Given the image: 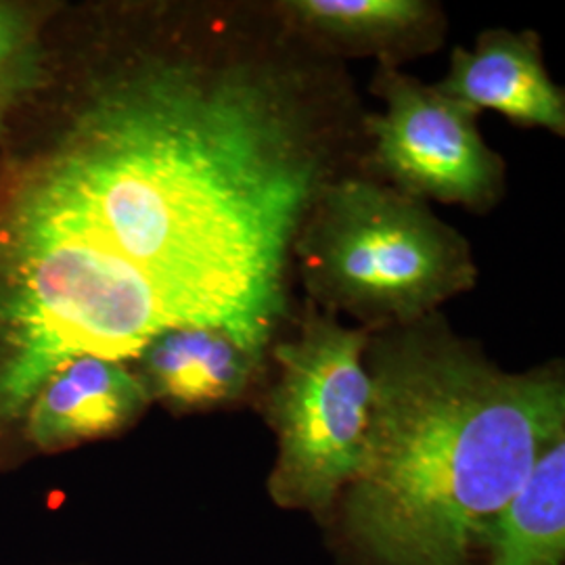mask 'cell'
<instances>
[{
    "mask_svg": "<svg viewBox=\"0 0 565 565\" xmlns=\"http://www.w3.org/2000/svg\"><path fill=\"white\" fill-rule=\"evenodd\" d=\"M364 109L342 61L273 2L212 9L177 49L93 82L41 174L162 303L264 359L294 327V243L324 189L363 170Z\"/></svg>",
    "mask_w": 565,
    "mask_h": 565,
    "instance_id": "1",
    "label": "cell"
},
{
    "mask_svg": "<svg viewBox=\"0 0 565 565\" xmlns=\"http://www.w3.org/2000/svg\"><path fill=\"white\" fill-rule=\"evenodd\" d=\"M364 461L348 530L382 565H471L490 525L565 436L564 375L499 369L443 312L371 333Z\"/></svg>",
    "mask_w": 565,
    "mask_h": 565,
    "instance_id": "2",
    "label": "cell"
},
{
    "mask_svg": "<svg viewBox=\"0 0 565 565\" xmlns=\"http://www.w3.org/2000/svg\"><path fill=\"white\" fill-rule=\"evenodd\" d=\"M0 415L20 413L61 364L132 361L170 327L162 303L36 174L13 203L0 242Z\"/></svg>",
    "mask_w": 565,
    "mask_h": 565,
    "instance_id": "3",
    "label": "cell"
},
{
    "mask_svg": "<svg viewBox=\"0 0 565 565\" xmlns=\"http://www.w3.org/2000/svg\"><path fill=\"white\" fill-rule=\"evenodd\" d=\"M294 264L306 300L371 333L440 312L480 277L459 228L364 168L319 195L294 243Z\"/></svg>",
    "mask_w": 565,
    "mask_h": 565,
    "instance_id": "4",
    "label": "cell"
},
{
    "mask_svg": "<svg viewBox=\"0 0 565 565\" xmlns=\"http://www.w3.org/2000/svg\"><path fill=\"white\" fill-rule=\"evenodd\" d=\"M270 356L279 380L268 394V422L279 440L270 494L285 507L324 511L364 461L373 385L364 366L371 331L348 327L310 300Z\"/></svg>",
    "mask_w": 565,
    "mask_h": 565,
    "instance_id": "5",
    "label": "cell"
},
{
    "mask_svg": "<svg viewBox=\"0 0 565 565\" xmlns=\"http://www.w3.org/2000/svg\"><path fill=\"white\" fill-rule=\"evenodd\" d=\"M371 93L384 111H364V170L424 202L486 214L503 202L507 163L484 141L480 111L438 84L377 63Z\"/></svg>",
    "mask_w": 565,
    "mask_h": 565,
    "instance_id": "6",
    "label": "cell"
},
{
    "mask_svg": "<svg viewBox=\"0 0 565 565\" xmlns=\"http://www.w3.org/2000/svg\"><path fill=\"white\" fill-rule=\"evenodd\" d=\"M273 9L298 41L335 61L401 67L446 36L445 9L431 0H275Z\"/></svg>",
    "mask_w": 565,
    "mask_h": 565,
    "instance_id": "7",
    "label": "cell"
},
{
    "mask_svg": "<svg viewBox=\"0 0 565 565\" xmlns=\"http://www.w3.org/2000/svg\"><path fill=\"white\" fill-rule=\"evenodd\" d=\"M446 95L482 111L492 109L509 120L565 135V93L551 78L541 36L532 30H484L469 51L455 46L445 81Z\"/></svg>",
    "mask_w": 565,
    "mask_h": 565,
    "instance_id": "8",
    "label": "cell"
},
{
    "mask_svg": "<svg viewBox=\"0 0 565 565\" xmlns=\"http://www.w3.org/2000/svg\"><path fill=\"white\" fill-rule=\"evenodd\" d=\"M149 392L124 363L78 356L39 387L30 401V438L42 448L78 445L132 424Z\"/></svg>",
    "mask_w": 565,
    "mask_h": 565,
    "instance_id": "9",
    "label": "cell"
},
{
    "mask_svg": "<svg viewBox=\"0 0 565 565\" xmlns=\"http://www.w3.org/2000/svg\"><path fill=\"white\" fill-rule=\"evenodd\" d=\"M135 361L141 364L149 396L179 408H210L242 398L264 364L223 329L202 324L166 327Z\"/></svg>",
    "mask_w": 565,
    "mask_h": 565,
    "instance_id": "10",
    "label": "cell"
},
{
    "mask_svg": "<svg viewBox=\"0 0 565 565\" xmlns=\"http://www.w3.org/2000/svg\"><path fill=\"white\" fill-rule=\"evenodd\" d=\"M490 565H564L565 436L546 448L494 524Z\"/></svg>",
    "mask_w": 565,
    "mask_h": 565,
    "instance_id": "11",
    "label": "cell"
},
{
    "mask_svg": "<svg viewBox=\"0 0 565 565\" xmlns=\"http://www.w3.org/2000/svg\"><path fill=\"white\" fill-rule=\"evenodd\" d=\"M36 30L18 7L0 4V116L36 76Z\"/></svg>",
    "mask_w": 565,
    "mask_h": 565,
    "instance_id": "12",
    "label": "cell"
}]
</instances>
